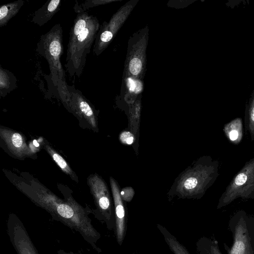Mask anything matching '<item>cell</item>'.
<instances>
[{"label": "cell", "mask_w": 254, "mask_h": 254, "mask_svg": "<svg viewBox=\"0 0 254 254\" xmlns=\"http://www.w3.org/2000/svg\"><path fill=\"white\" fill-rule=\"evenodd\" d=\"M46 148L49 153L51 155L53 159L58 166L65 173L70 175H72V171L64 158L49 146H46Z\"/></svg>", "instance_id": "cell-14"}, {"label": "cell", "mask_w": 254, "mask_h": 254, "mask_svg": "<svg viewBox=\"0 0 254 254\" xmlns=\"http://www.w3.org/2000/svg\"><path fill=\"white\" fill-rule=\"evenodd\" d=\"M246 114L251 123H254V88L246 106Z\"/></svg>", "instance_id": "cell-15"}, {"label": "cell", "mask_w": 254, "mask_h": 254, "mask_svg": "<svg viewBox=\"0 0 254 254\" xmlns=\"http://www.w3.org/2000/svg\"><path fill=\"white\" fill-rule=\"evenodd\" d=\"M118 0H88L79 4L76 1L74 6L75 12L77 13L86 11V10L90 8L100 5L105 4L111 2H116Z\"/></svg>", "instance_id": "cell-13"}, {"label": "cell", "mask_w": 254, "mask_h": 254, "mask_svg": "<svg viewBox=\"0 0 254 254\" xmlns=\"http://www.w3.org/2000/svg\"><path fill=\"white\" fill-rule=\"evenodd\" d=\"M61 2V0L47 1L34 12L31 22L39 26L46 24L59 11Z\"/></svg>", "instance_id": "cell-8"}, {"label": "cell", "mask_w": 254, "mask_h": 254, "mask_svg": "<svg viewBox=\"0 0 254 254\" xmlns=\"http://www.w3.org/2000/svg\"><path fill=\"white\" fill-rule=\"evenodd\" d=\"M63 33L61 24H55L49 31L41 36L36 51L47 61L53 83L58 87L62 98H64V101L68 103V85L61 61L64 53Z\"/></svg>", "instance_id": "cell-2"}, {"label": "cell", "mask_w": 254, "mask_h": 254, "mask_svg": "<svg viewBox=\"0 0 254 254\" xmlns=\"http://www.w3.org/2000/svg\"><path fill=\"white\" fill-rule=\"evenodd\" d=\"M10 144L14 148L19 149L23 146L24 140L20 134L14 132L12 134L10 138Z\"/></svg>", "instance_id": "cell-16"}, {"label": "cell", "mask_w": 254, "mask_h": 254, "mask_svg": "<svg viewBox=\"0 0 254 254\" xmlns=\"http://www.w3.org/2000/svg\"><path fill=\"white\" fill-rule=\"evenodd\" d=\"M137 2L138 0L128 1L120 7L108 22L105 21L100 25L93 47L95 56H99L108 47Z\"/></svg>", "instance_id": "cell-5"}, {"label": "cell", "mask_w": 254, "mask_h": 254, "mask_svg": "<svg viewBox=\"0 0 254 254\" xmlns=\"http://www.w3.org/2000/svg\"><path fill=\"white\" fill-rule=\"evenodd\" d=\"M88 183L99 207L110 217L111 211V199L105 183L97 175L90 176Z\"/></svg>", "instance_id": "cell-6"}, {"label": "cell", "mask_w": 254, "mask_h": 254, "mask_svg": "<svg viewBox=\"0 0 254 254\" xmlns=\"http://www.w3.org/2000/svg\"><path fill=\"white\" fill-rule=\"evenodd\" d=\"M228 227L233 244L229 247L224 243L227 254H254V217L239 211L230 218Z\"/></svg>", "instance_id": "cell-3"}, {"label": "cell", "mask_w": 254, "mask_h": 254, "mask_svg": "<svg viewBox=\"0 0 254 254\" xmlns=\"http://www.w3.org/2000/svg\"><path fill=\"white\" fill-rule=\"evenodd\" d=\"M120 139L122 143L130 145L133 142L134 137L132 133L129 131H125L120 134Z\"/></svg>", "instance_id": "cell-17"}, {"label": "cell", "mask_w": 254, "mask_h": 254, "mask_svg": "<svg viewBox=\"0 0 254 254\" xmlns=\"http://www.w3.org/2000/svg\"><path fill=\"white\" fill-rule=\"evenodd\" d=\"M17 88V79L9 70L0 65V95L5 97Z\"/></svg>", "instance_id": "cell-9"}, {"label": "cell", "mask_w": 254, "mask_h": 254, "mask_svg": "<svg viewBox=\"0 0 254 254\" xmlns=\"http://www.w3.org/2000/svg\"><path fill=\"white\" fill-rule=\"evenodd\" d=\"M100 27L96 16L86 11L77 13L69 32L64 64L71 78L81 75Z\"/></svg>", "instance_id": "cell-1"}, {"label": "cell", "mask_w": 254, "mask_h": 254, "mask_svg": "<svg viewBox=\"0 0 254 254\" xmlns=\"http://www.w3.org/2000/svg\"><path fill=\"white\" fill-rule=\"evenodd\" d=\"M24 3V0H17L1 5L0 7V27L5 26L17 14Z\"/></svg>", "instance_id": "cell-10"}, {"label": "cell", "mask_w": 254, "mask_h": 254, "mask_svg": "<svg viewBox=\"0 0 254 254\" xmlns=\"http://www.w3.org/2000/svg\"><path fill=\"white\" fill-rule=\"evenodd\" d=\"M134 191L131 188H126L121 192L122 199L127 201H129L133 197Z\"/></svg>", "instance_id": "cell-19"}, {"label": "cell", "mask_w": 254, "mask_h": 254, "mask_svg": "<svg viewBox=\"0 0 254 254\" xmlns=\"http://www.w3.org/2000/svg\"><path fill=\"white\" fill-rule=\"evenodd\" d=\"M110 183L115 203L117 241L121 245L126 232L125 210L118 184L112 178Z\"/></svg>", "instance_id": "cell-7"}, {"label": "cell", "mask_w": 254, "mask_h": 254, "mask_svg": "<svg viewBox=\"0 0 254 254\" xmlns=\"http://www.w3.org/2000/svg\"><path fill=\"white\" fill-rule=\"evenodd\" d=\"M198 254H222L215 239L202 237L196 243Z\"/></svg>", "instance_id": "cell-11"}, {"label": "cell", "mask_w": 254, "mask_h": 254, "mask_svg": "<svg viewBox=\"0 0 254 254\" xmlns=\"http://www.w3.org/2000/svg\"><path fill=\"white\" fill-rule=\"evenodd\" d=\"M148 39V28L136 32L128 41L125 62V77L141 80L145 73L146 50Z\"/></svg>", "instance_id": "cell-4"}, {"label": "cell", "mask_w": 254, "mask_h": 254, "mask_svg": "<svg viewBox=\"0 0 254 254\" xmlns=\"http://www.w3.org/2000/svg\"><path fill=\"white\" fill-rule=\"evenodd\" d=\"M240 131L238 130V127L232 125L230 127V130L228 131L229 138L232 141L237 140L240 136Z\"/></svg>", "instance_id": "cell-20"}, {"label": "cell", "mask_w": 254, "mask_h": 254, "mask_svg": "<svg viewBox=\"0 0 254 254\" xmlns=\"http://www.w3.org/2000/svg\"><path fill=\"white\" fill-rule=\"evenodd\" d=\"M157 228L164 236L166 243L174 254H190L185 247L164 227L158 224Z\"/></svg>", "instance_id": "cell-12"}, {"label": "cell", "mask_w": 254, "mask_h": 254, "mask_svg": "<svg viewBox=\"0 0 254 254\" xmlns=\"http://www.w3.org/2000/svg\"><path fill=\"white\" fill-rule=\"evenodd\" d=\"M193 2L192 0H171L168 2L167 5L170 7L180 8L185 7Z\"/></svg>", "instance_id": "cell-18"}]
</instances>
